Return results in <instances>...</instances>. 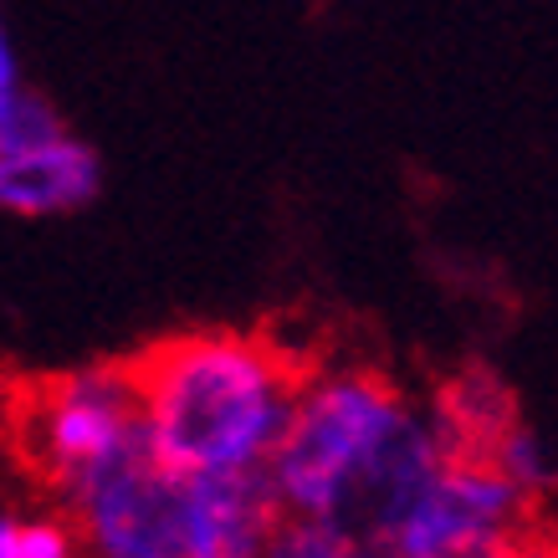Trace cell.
Here are the masks:
<instances>
[{"label": "cell", "instance_id": "obj_1", "mask_svg": "<svg viewBox=\"0 0 558 558\" xmlns=\"http://www.w3.org/2000/svg\"><path fill=\"white\" fill-rule=\"evenodd\" d=\"M446 446L430 410L374 369L303 374L267 457L277 523L323 527L339 554H385Z\"/></svg>", "mask_w": 558, "mask_h": 558}, {"label": "cell", "instance_id": "obj_2", "mask_svg": "<svg viewBox=\"0 0 558 558\" xmlns=\"http://www.w3.org/2000/svg\"><path fill=\"white\" fill-rule=\"evenodd\" d=\"M154 457L174 472H252L292 415L303 364L256 333H180L129 359Z\"/></svg>", "mask_w": 558, "mask_h": 558}, {"label": "cell", "instance_id": "obj_3", "mask_svg": "<svg viewBox=\"0 0 558 558\" xmlns=\"http://www.w3.org/2000/svg\"><path fill=\"white\" fill-rule=\"evenodd\" d=\"M0 440L11 472L32 482L68 512L87 487L154 457L134 364H93V369L26 379L0 389Z\"/></svg>", "mask_w": 558, "mask_h": 558}, {"label": "cell", "instance_id": "obj_4", "mask_svg": "<svg viewBox=\"0 0 558 558\" xmlns=\"http://www.w3.org/2000/svg\"><path fill=\"white\" fill-rule=\"evenodd\" d=\"M543 497L476 457H440L421 497L395 523L385 554L400 558H492L538 538Z\"/></svg>", "mask_w": 558, "mask_h": 558}, {"label": "cell", "instance_id": "obj_5", "mask_svg": "<svg viewBox=\"0 0 558 558\" xmlns=\"http://www.w3.org/2000/svg\"><path fill=\"white\" fill-rule=\"evenodd\" d=\"M102 165L83 138L68 129L21 149H0V210L26 220L41 216H72L83 205L98 201Z\"/></svg>", "mask_w": 558, "mask_h": 558}, {"label": "cell", "instance_id": "obj_6", "mask_svg": "<svg viewBox=\"0 0 558 558\" xmlns=\"http://www.w3.org/2000/svg\"><path fill=\"white\" fill-rule=\"evenodd\" d=\"M77 548H83V533L57 502L41 512L0 502V558H68Z\"/></svg>", "mask_w": 558, "mask_h": 558}, {"label": "cell", "instance_id": "obj_7", "mask_svg": "<svg viewBox=\"0 0 558 558\" xmlns=\"http://www.w3.org/2000/svg\"><path fill=\"white\" fill-rule=\"evenodd\" d=\"M68 123L51 108L36 87H26L16 77L11 87H0V149H21V144H36V138L62 134Z\"/></svg>", "mask_w": 558, "mask_h": 558}, {"label": "cell", "instance_id": "obj_8", "mask_svg": "<svg viewBox=\"0 0 558 558\" xmlns=\"http://www.w3.org/2000/svg\"><path fill=\"white\" fill-rule=\"evenodd\" d=\"M16 77H21L16 51H11V36H5V26H0V87H11Z\"/></svg>", "mask_w": 558, "mask_h": 558}, {"label": "cell", "instance_id": "obj_9", "mask_svg": "<svg viewBox=\"0 0 558 558\" xmlns=\"http://www.w3.org/2000/svg\"><path fill=\"white\" fill-rule=\"evenodd\" d=\"M11 472V457H5V440H0V476Z\"/></svg>", "mask_w": 558, "mask_h": 558}]
</instances>
